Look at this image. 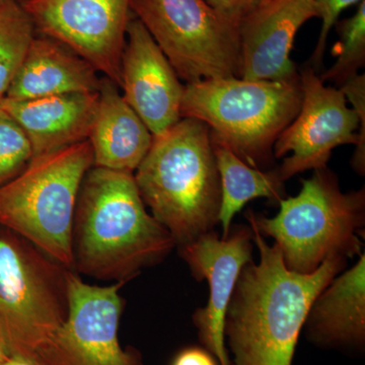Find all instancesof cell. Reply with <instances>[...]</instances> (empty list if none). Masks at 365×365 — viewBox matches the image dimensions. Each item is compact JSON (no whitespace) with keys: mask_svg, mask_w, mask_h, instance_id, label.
<instances>
[{"mask_svg":"<svg viewBox=\"0 0 365 365\" xmlns=\"http://www.w3.org/2000/svg\"><path fill=\"white\" fill-rule=\"evenodd\" d=\"M250 227L260 260L249 262L240 274L225 314V343L235 365H292L314 299L347 260L331 257L313 273L294 272L279 248Z\"/></svg>","mask_w":365,"mask_h":365,"instance_id":"6da1fadb","label":"cell"},{"mask_svg":"<svg viewBox=\"0 0 365 365\" xmlns=\"http://www.w3.org/2000/svg\"><path fill=\"white\" fill-rule=\"evenodd\" d=\"M146 208L133 173L91 168L74 212L72 270L126 284L163 261L176 242Z\"/></svg>","mask_w":365,"mask_h":365,"instance_id":"7a4b0ae2","label":"cell"},{"mask_svg":"<svg viewBox=\"0 0 365 365\" xmlns=\"http://www.w3.org/2000/svg\"><path fill=\"white\" fill-rule=\"evenodd\" d=\"M134 179L150 215L169 230L178 248L213 232L222 189L210 129L202 121L182 118L153 137Z\"/></svg>","mask_w":365,"mask_h":365,"instance_id":"3957f363","label":"cell"},{"mask_svg":"<svg viewBox=\"0 0 365 365\" xmlns=\"http://www.w3.org/2000/svg\"><path fill=\"white\" fill-rule=\"evenodd\" d=\"M273 217L246 213L250 225L279 248L285 266L313 273L328 258L346 260L361 255L365 225V188L341 191L339 180L328 167L314 170L294 197L281 199Z\"/></svg>","mask_w":365,"mask_h":365,"instance_id":"277c9868","label":"cell"},{"mask_svg":"<svg viewBox=\"0 0 365 365\" xmlns=\"http://www.w3.org/2000/svg\"><path fill=\"white\" fill-rule=\"evenodd\" d=\"M302 101L300 79H206L185 83L181 117L202 121L213 143L262 170L272 162L274 144L299 114Z\"/></svg>","mask_w":365,"mask_h":365,"instance_id":"5b68a950","label":"cell"},{"mask_svg":"<svg viewBox=\"0 0 365 365\" xmlns=\"http://www.w3.org/2000/svg\"><path fill=\"white\" fill-rule=\"evenodd\" d=\"M93 167L90 141L34 157L0 187V227L20 235L67 269L79 190Z\"/></svg>","mask_w":365,"mask_h":365,"instance_id":"8992f818","label":"cell"},{"mask_svg":"<svg viewBox=\"0 0 365 365\" xmlns=\"http://www.w3.org/2000/svg\"><path fill=\"white\" fill-rule=\"evenodd\" d=\"M69 270L0 227V345L9 357L32 360L63 325Z\"/></svg>","mask_w":365,"mask_h":365,"instance_id":"52a82bcc","label":"cell"},{"mask_svg":"<svg viewBox=\"0 0 365 365\" xmlns=\"http://www.w3.org/2000/svg\"><path fill=\"white\" fill-rule=\"evenodd\" d=\"M130 9L185 83L240 78L237 25L205 0H131Z\"/></svg>","mask_w":365,"mask_h":365,"instance_id":"ba28073f","label":"cell"},{"mask_svg":"<svg viewBox=\"0 0 365 365\" xmlns=\"http://www.w3.org/2000/svg\"><path fill=\"white\" fill-rule=\"evenodd\" d=\"M302 101L299 114L274 144L275 158H285L278 168L283 181L307 170L326 168L336 148L355 145L353 170L365 174V122L347 106L338 88L327 86L319 73L307 66L299 71Z\"/></svg>","mask_w":365,"mask_h":365,"instance_id":"9c48e42d","label":"cell"},{"mask_svg":"<svg viewBox=\"0 0 365 365\" xmlns=\"http://www.w3.org/2000/svg\"><path fill=\"white\" fill-rule=\"evenodd\" d=\"M69 312L66 321L38 350L36 365H143L134 347H122L120 319L125 283L98 287L68 271Z\"/></svg>","mask_w":365,"mask_h":365,"instance_id":"30bf717a","label":"cell"},{"mask_svg":"<svg viewBox=\"0 0 365 365\" xmlns=\"http://www.w3.org/2000/svg\"><path fill=\"white\" fill-rule=\"evenodd\" d=\"M36 32L59 41L120 88L131 0H20Z\"/></svg>","mask_w":365,"mask_h":365,"instance_id":"8fae6325","label":"cell"},{"mask_svg":"<svg viewBox=\"0 0 365 365\" xmlns=\"http://www.w3.org/2000/svg\"><path fill=\"white\" fill-rule=\"evenodd\" d=\"M253 244L250 225H235L227 237L220 239L211 232L179 247L194 277L207 280V304L194 313L193 323L203 347L215 355L220 365L232 364L225 345V314L242 268L253 260Z\"/></svg>","mask_w":365,"mask_h":365,"instance_id":"7c38bea8","label":"cell"},{"mask_svg":"<svg viewBox=\"0 0 365 365\" xmlns=\"http://www.w3.org/2000/svg\"><path fill=\"white\" fill-rule=\"evenodd\" d=\"M314 18H319L314 0H262L237 25L240 78L299 81V71L290 54L299 29Z\"/></svg>","mask_w":365,"mask_h":365,"instance_id":"4fadbf2b","label":"cell"},{"mask_svg":"<svg viewBox=\"0 0 365 365\" xmlns=\"http://www.w3.org/2000/svg\"><path fill=\"white\" fill-rule=\"evenodd\" d=\"M184 86L150 33L132 16L122 53L120 88L153 137L163 135L182 119Z\"/></svg>","mask_w":365,"mask_h":365,"instance_id":"5bb4252c","label":"cell"},{"mask_svg":"<svg viewBox=\"0 0 365 365\" xmlns=\"http://www.w3.org/2000/svg\"><path fill=\"white\" fill-rule=\"evenodd\" d=\"M304 329L324 349L361 352L365 346V254L314 299Z\"/></svg>","mask_w":365,"mask_h":365,"instance_id":"9a60e30c","label":"cell"},{"mask_svg":"<svg viewBox=\"0 0 365 365\" xmlns=\"http://www.w3.org/2000/svg\"><path fill=\"white\" fill-rule=\"evenodd\" d=\"M98 103L96 91L30 100L4 98L0 107L26 132L37 157L88 140Z\"/></svg>","mask_w":365,"mask_h":365,"instance_id":"2e32d148","label":"cell"},{"mask_svg":"<svg viewBox=\"0 0 365 365\" xmlns=\"http://www.w3.org/2000/svg\"><path fill=\"white\" fill-rule=\"evenodd\" d=\"M93 167L135 172L148 155L153 133L120 93L119 86L103 76L90 136Z\"/></svg>","mask_w":365,"mask_h":365,"instance_id":"e0dca14e","label":"cell"},{"mask_svg":"<svg viewBox=\"0 0 365 365\" xmlns=\"http://www.w3.org/2000/svg\"><path fill=\"white\" fill-rule=\"evenodd\" d=\"M101 81L95 67L83 57L59 41L39 34L34 38L6 98L30 100L96 93L100 90Z\"/></svg>","mask_w":365,"mask_h":365,"instance_id":"ac0fdd59","label":"cell"},{"mask_svg":"<svg viewBox=\"0 0 365 365\" xmlns=\"http://www.w3.org/2000/svg\"><path fill=\"white\" fill-rule=\"evenodd\" d=\"M212 143L222 189L218 222L222 225V237H227L235 215L250 201L266 198L273 205H278L287 193L277 169L263 170L251 167L227 146Z\"/></svg>","mask_w":365,"mask_h":365,"instance_id":"d6986e66","label":"cell"},{"mask_svg":"<svg viewBox=\"0 0 365 365\" xmlns=\"http://www.w3.org/2000/svg\"><path fill=\"white\" fill-rule=\"evenodd\" d=\"M36 33L20 0L0 4V102L6 97Z\"/></svg>","mask_w":365,"mask_h":365,"instance_id":"ffe728a7","label":"cell"},{"mask_svg":"<svg viewBox=\"0 0 365 365\" xmlns=\"http://www.w3.org/2000/svg\"><path fill=\"white\" fill-rule=\"evenodd\" d=\"M334 26L339 35L332 48L333 57L337 60L319 76L324 83H332L339 88L359 76L365 66V0L359 4L356 13Z\"/></svg>","mask_w":365,"mask_h":365,"instance_id":"44dd1931","label":"cell"},{"mask_svg":"<svg viewBox=\"0 0 365 365\" xmlns=\"http://www.w3.org/2000/svg\"><path fill=\"white\" fill-rule=\"evenodd\" d=\"M33 158L26 132L0 107V187L18 177Z\"/></svg>","mask_w":365,"mask_h":365,"instance_id":"7402d4cb","label":"cell"},{"mask_svg":"<svg viewBox=\"0 0 365 365\" xmlns=\"http://www.w3.org/2000/svg\"><path fill=\"white\" fill-rule=\"evenodd\" d=\"M319 11V18L322 20L321 31H319L318 43L311 59L309 66H311L317 73L323 67L324 55H325L327 42L331 30L337 23L340 14L348 7L360 4L364 0H314Z\"/></svg>","mask_w":365,"mask_h":365,"instance_id":"603a6c76","label":"cell"},{"mask_svg":"<svg viewBox=\"0 0 365 365\" xmlns=\"http://www.w3.org/2000/svg\"><path fill=\"white\" fill-rule=\"evenodd\" d=\"M218 14L239 25L240 21L262 0H205Z\"/></svg>","mask_w":365,"mask_h":365,"instance_id":"cb8c5ba5","label":"cell"},{"mask_svg":"<svg viewBox=\"0 0 365 365\" xmlns=\"http://www.w3.org/2000/svg\"><path fill=\"white\" fill-rule=\"evenodd\" d=\"M170 365H220L206 348L190 346L178 353Z\"/></svg>","mask_w":365,"mask_h":365,"instance_id":"d4e9b609","label":"cell"},{"mask_svg":"<svg viewBox=\"0 0 365 365\" xmlns=\"http://www.w3.org/2000/svg\"><path fill=\"white\" fill-rule=\"evenodd\" d=\"M1 365H36L32 360L21 357H9Z\"/></svg>","mask_w":365,"mask_h":365,"instance_id":"484cf974","label":"cell"},{"mask_svg":"<svg viewBox=\"0 0 365 365\" xmlns=\"http://www.w3.org/2000/svg\"><path fill=\"white\" fill-rule=\"evenodd\" d=\"M9 357V355H7L6 351H4V348L0 345V365L4 364Z\"/></svg>","mask_w":365,"mask_h":365,"instance_id":"4316f807","label":"cell"},{"mask_svg":"<svg viewBox=\"0 0 365 365\" xmlns=\"http://www.w3.org/2000/svg\"><path fill=\"white\" fill-rule=\"evenodd\" d=\"M6 1H9V0H0V4H4Z\"/></svg>","mask_w":365,"mask_h":365,"instance_id":"83f0119b","label":"cell"}]
</instances>
